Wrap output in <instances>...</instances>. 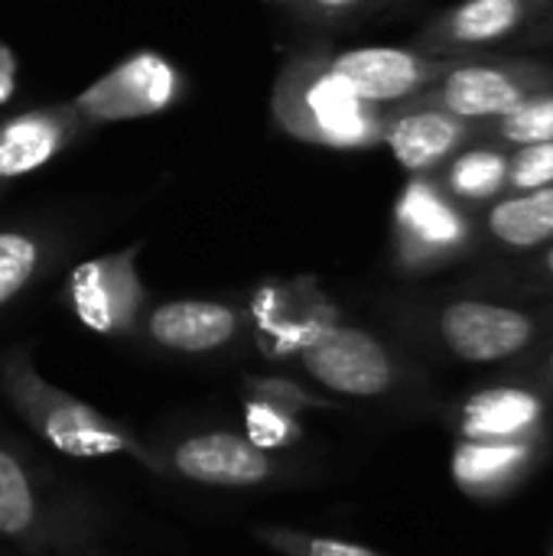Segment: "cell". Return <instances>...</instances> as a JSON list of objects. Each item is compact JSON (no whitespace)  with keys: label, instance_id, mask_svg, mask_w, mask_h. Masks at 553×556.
<instances>
[{"label":"cell","instance_id":"1","mask_svg":"<svg viewBox=\"0 0 553 556\" xmlns=\"http://www.w3.org/2000/svg\"><path fill=\"white\" fill-rule=\"evenodd\" d=\"M0 391L10 410L55 453L68 459H114L127 456L150 472L163 476V459L143 446L124 424L104 417L81 397L52 388L36 362L33 349L13 345L0 355Z\"/></svg>","mask_w":553,"mask_h":556},{"label":"cell","instance_id":"2","mask_svg":"<svg viewBox=\"0 0 553 556\" xmlns=\"http://www.w3.org/2000/svg\"><path fill=\"white\" fill-rule=\"evenodd\" d=\"M271 114L284 134L319 147H365L381 140L385 111L365 104L329 65V52H290L271 91Z\"/></svg>","mask_w":553,"mask_h":556},{"label":"cell","instance_id":"3","mask_svg":"<svg viewBox=\"0 0 553 556\" xmlns=\"http://www.w3.org/2000/svg\"><path fill=\"white\" fill-rule=\"evenodd\" d=\"M78 531V511L55 502L39 466L0 433V541L26 551L62 547Z\"/></svg>","mask_w":553,"mask_h":556},{"label":"cell","instance_id":"4","mask_svg":"<svg viewBox=\"0 0 553 556\" xmlns=\"http://www.w3.org/2000/svg\"><path fill=\"white\" fill-rule=\"evenodd\" d=\"M140 244L91 257L78 264L65 280V300L75 319L98 336L137 332L147 306V290L137 274Z\"/></svg>","mask_w":553,"mask_h":556},{"label":"cell","instance_id":"5","mask_svg":"<svg viewBox=\"0 0 553 556\" xmlns=\"http://www.w3.org/2000/svg\"><path fill=\"white\" fill-rule=\"evenodd\" d=\"M186 91L183 72L160 52H137L91 81L72 108L88 127L104 121H134L173 108Z\"/></svg>","mask_w":553,"mask_h":556},{"label":"cell","instance_id":"6","mask_svg":"<svg viewBox=\"0 0 553 556\" xmlns=\"http://www.w3.org/2000/svg\"><path fill=\"white\" fill-rule=\"evenodd\" d=\"M300 365L316 384L342 397H381L398 381L391 349L355 326L316 329L300 349Z\"/></svg>","mask_w":553,"mask_h":556},{"label":"cell","instance_id":"7","mask_svg":"<svg viewBox=\"0 0 553 556\" xmlns=\"http://www.w3.org/2000/svg\"><path fill=\"white\" fill-rule=\"evenodd\" d=\"M329 65L365 104L375 108L411 101L420 91L433 88L453 68L447 55L437 59L401 46H359L332 52Z\"/></svg>","mask_w":553,"mask_h":556},{"label":"cell","instance_id":"8","mask_svg":"<svg viewBox=\"0 0 553 556\" xmlns=\"http://www.w3.org/2000/svg\"><path fill=\"white\" fill-rule=\"evenodd\" d=\"M163 459V476L209 489H257L277 479L274 456L241 433L209 430L179 440Z\"/></svg>","mask_w":553,"mask_h":556},{"label":"cell","instance_id":"9","mask_svg":"<svg viewBox=\"0 0 553 556\" xmlns=\"http://www.w3.org/2000/svg\"><path fill=\"white\" fill-rule=\"evenodd\" d=\"M244 313L222 300H166L143 313L137 332L173 355H215L238 342Z\"/></svg>","mask_w":553,"mask_h":556},{"label":"cell","instance_id":"10","mask_svg":"<svg viewBox=\"0 0 553 556\" xmlns=\"http://www.w3.org/2000/svg\"><path fill=\"white\" fill-rule=\"evenodd\" d=\"M447 349L473 365H489L518 355L535 339V323L512 306L486 300H456L437 319Z\"/></svg>","mask_w":553,"mask_h":556},{"label":"cell","instance_id":"11","mask_svg":"<svg viewBox=\"0 0 553 556\" xmlns=\"http://www.w3.org/2000/svg\"><path fill=\"white\" fill-rule=\"evenodd\" d=\"M88 130L85 117L68 104H46L0 121V195L23 176L52 163Z\"/></svg>","mask_w":553,"mask_h":556},{"label":"cell","instance_id":"12","mask_svg":"<svg viewBox=\"0 0 553 556\" xmlns=\"http://www.w3.org/2000/svg\"><path fill=\"white\" fill-rule=\"evenodd\" d=\"M531 94L528 81L492 65H453L433 88L420 91L407 104L440 108L463 121H489L508 114L518 101Z\"/></svg>","mask_w":553,"mask_h":556},{"label":"cell","instance_id":"13","mask_svg":"<svg viewBox=\"0 0 553 556\" xmlns=\"http://www.w3.org/2000/svg\"><path fill=\"white\" fill-rule=\"evenodd\" d=\"M469 121L424 104H401L394 114H385L381 140L394 153V160L411 173H427L450 160L469 137Z\"/></svg>","mask_w":553,"mask_h":556},{"label":"cell","instance_id":"14","mask_svg":"<svg viewBox=\"0 0 553 556\" xmlns=\"http://www.w3.org/2000/svg\"><path fill=\"white\" fill-rule=\"evenodd\" d=\"M531 0H463L450 13H443L420 42L433 52H456V49H479L492 46L528 20Z\"/></svg>","mask_w":553,"mask_h":556},{"label":"cell","instance_id":"15","mask_svg":"<svg viewBox=\"0 0 553 556\" xmlns=\"http://www.w3.org/2000/svg\"><path fill=\"white\" fill-rule=\"evenodd\" d=\"M59 257V231L39 225L0 228V313L29 293Z\"/></svg>","mask_w":553,"mask_h":556},{"label":"cell","instance_id":"16","mask_svg":"<svg viewBox=\"0 0 553 556\" xmlns=\"http://www.w3.org/2000/svg\"><path fill=\"white\" fill-rule=\"evenodd\" d=\"M489 231L508 248H538L553 238V186L525 189L489 208Z\"/></svg>","mask_w":553,"mask_h":556},{"label":"cell","instance_id":"17","mask_svg":"<svg viewBox=\"0 0 553 556\" xmlns=\"http://www.w3.org/2000/svg\"><path fill=\"white\" fill-rule=\"evenodd\" d=\"M499 137L512 147L551 143L553 140V94H528L508 114L495 117Z\"/></svg>","mask_w":553,"mask_h":556},{"label":"cell","instance_id":"18","mask_svg":"<svg viewBox=\"0 0 553 556\" xmlns=\"http://www.w3.org/2000/svg\"><path fill=\"white\" fill-rule=\"evenodd\" d=\"M254 538L280 556H381L362 544H352V541L306 534V531H293V528H257Z\"/></svg>","mask_w":553,"mask_h":556},{"label":"cell","instance_id":"19","mask_svg":"<svg viewBox=\"0 0 553 556\" xmlns=\"http://www.w3.org/2000/svg\"><path fill=\"white\" fill-rule=\"evenodd\" d=\"M531 417H535V401L515 391H492L469 404L473 430H482V433L521 430Z\"/></svg>","mask_w":553,"mask_h":556},{"label":"cell","instance_id":"20","mask_svg":"<svg viewBox=\"0 0 553 556\" xmlns=\"http://www.w3.org/2000/svg\"><path fill=\"white\" fill-rule=\"evenodd\" d=\"M508 173V160H502L499 153H466L450 166V189L463 199H486L492 195Z\"/></svg>","mask_w":553,"mask_h":556},{"label":"cell","instance_id":"21","mask_svg":"<svg viewBox=\"0 0 553 556\" xmlns=\"http://www.w3.org/2000/svg\"><path fill=\"white\" fill-rule=\"evenodd\" d=\"M505 182L518 192L525 189H541L553 182V140L551 143H531L518 147V153L508 160Z\"/></svg>","mask_w":553,"mask_h":556},{"label":"cell","instance_id":"22","mask_svg":"<svg viewBox=\"0 0 553 556\" xmlns=\"http://www.w3.org/2000/svg\"><path fill=\"white\" fill-rule=\"evenodd\" d=\"M287 13L303 26H336L359 10H365L372 0H284Z\"/></svg>","mask_w":553,"mask_h":556},{"label":"cell","instance_id":"23","mask_svg":"<svg viewBox=\"0 0 553 556\" xmlns=\"http://www.w3.org/2000/svg\"><path fill=\"white\" fill-rule=\"evenodd\" d=\"M10 78H13V72H10V55H7V49L0 46V98L10 94Z\"/></svg>","mask_w":553,"mask_h":556},{"label":"cell","instance_id":"24","mask_svg":"<svg viewBox=\"0 0 553 556\" xmlns=\"http://www.w3.org/2000/svg\"><path fill=\"white\" fill-rule=\"evenodd\" d=\"M544 264H548V270H551V274H553V248H551V251H548V261H544Z\"/></svg>","mask_w":553,"mask_h":556},{"label":"cell","instance_id":"25","mask_svg":"<svg viewBox=\"0 0 553 556\" xmlns=\"http://www.w3.org/2000/svg\"><path fill=\"white\" fill-rule=\"evenodd\" d=\"M551 362H553V358H551Z\"/></svg>","mask_w":553,"mask_h":556}]
</instances>
